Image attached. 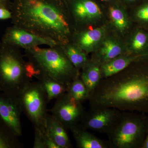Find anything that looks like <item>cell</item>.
Returning <instances> with one entry per match:
<instances>
[{
  "label": "cell",
  "mask_w": 148,
  "mask_h": 148,
  "mask_svg": "<svg viewBox=\"0 0 148 148\" xmlns=\"http://www.w3.org/2000/svg\"><path fill=\"white\" fill-rule=\"evenodd\" d=\"M88 101L90 107L148 113V60L141 58L101 80Z\"/></svg>",
  "instance_id": "cell-1"
},
{
  "label": "cell",
  "mask_w": 148,
  "mask_h": 148,
  "mask_svg": "<svg viewBox=\"0 0 148 148\" xmlns=\"http://www.w3.org/2000/svg\"><path fill=\"white\" fill-rule=\"evenodd\" d=\"M12 24L59 45L71 41L74 25L65 0H13Z\"/></svg>",
  "instance_id": "cell-2"
},
{
  "label": "cell",
  "mask_w": 148,
  "mask_h": 148,
  "mask_svg": "<svg viewBox=\"0 0 148 148\" xmlns=\"http://www.w3.org/2000/svg\"><path fill=\"white\" fill-rule=\"evenodd\" d=\"M32 77L40 74L68 85L79 76V72L67 57L61 45L24 49Z\"/></svg>",
  "instance_id": "cell-3"
},
{
  "label": "cell",
  "mask_w": 148,
  "mask_h": 148,
  "mask_svg": "<svg viewBox=\"0 0 148 148\" xmlns=\"http://www.w3.org/2000/svg\"><path fill=\"white\" fill-rule=\"evenodd\" d=\"M21 49L0 41V91L16 96L33 77Z\"/></svg>",
  "instance_id": "cell-4"
},
{
  "label": "cell",
  "mask_w": 148,
  "mask_h": 148,
  "mask_svg": "<svg viewBox=\"0 0 148 148\" xmlns=\"http://www.w3.org/2000/svg\"><path fill=\"white\" fill-rule=\"evenodd\" d=\"M148 130L145 113L123 111L107 134L109 148H142Z\"/></svg>",
  "instance_id": "cell-5"
},
{
  "label": "cell",
  "mask_w": 148,
  "mask_h": 148,
  "mask_svg": "<svg viewBox=\"0 0 148 148\" xmlns=\"http://www.w3.org/2000/svg\"><path fill=\"white\" fill-rule=\"evenodd\" d=\"M22 112L34 129L46 132L47 97L39 82H31L18 95Z\"/></svg>",
  "instance_id": "cell-6"
},
{
  "label": "cell",
  "mask_w": 148,
  "mask_h": 148,
  "mask_svg": "<svg viewBox=\"0 0 148 148\" xmlns=\"http://www.w3.org/2000/svg\"><path fill=\"white\" fill-rule=\"evenodd\" d=\"M49 111L67 129L70 130L79 124L86 110L82 103L66 92L56 99L55 104Z\"/></svg>",
  "instance_id": "cell-7"
},
{
  "label": "cell",
  "mask_w": 148,
  "mask_h": 148,
  "mask_svg": "<svg viewBox=\"0 0 148 148\" xmlns=\"http://www.w3.org/2000/svg\"><path fill=\"white\" fill-rule=\"evenodd\" d=\"M122 112L107 107H90L79 124L83 128L107 134L119 118Z\"/></svg>",
  "instance_id": "cell-8"
},
{
  "label": "cell",
  "mask_w": 148,
  "mask_h": 148,
  "mask_svg": "<svg viewBox=\"0 0 148 148\" xmlns=\"http://www.w3.org/2000/svg\"><path fill=\"white\" fill-rule=\"evenodd\" d=\"M1 40L5 43L24 50L42 45L50 47L58 45L54 41L14 24L6 29Z\"/></svg>",
  "instance_id": "cell-9"
},
{
  "label": "cell",
  "mask_w": 148,
  "mask_h": 148,
  "mask_svg": "<svg viewBox=\"0 0 148 148\" xmlns=\"http://www.w3.org/2000/svg\"><path fill=\"white\" fill-rule=\"evenodd\" d=\"M22 110L18 96L0 92V116L17 137L22 135L21 116Z\"/></svg>",
  "instance_id": "cell-10"
},
{
  "label": "cell",
  "mask_w": 148,
  "mask_h": 148,
  "mask_svg": "<svg viewBox=\"0 0 148 148\" xmlns=\"http://www.w3.org/2000/svg\"><path fill=\"white\" fill-rule=\"evenodd\" d=\"M66 1L74 26L82 27L102 17L101 7L94 0Z\"/></svg>",
  "instance_id": "cell-11"
},
{
  "label": "cell",
  "mask_w": 148,
  "mask_h": 148,
  "mask_svg": "<svg viewBox=\"0 0 148 148\" xmlns=\"http://www.w3.org/2000/svg\"><path fill=\"white\" fill-rule=\"evenodd\" d=\"M105 29L96 28L90 30H81L74 31L71 41L79 47L88 53L95 49V47L102 40Z\"/></svg>",
  "instance_id": "cell-12"
},
{
  "label": "cell",
  "mask_w": 148,
  "mask_h": 148,
  "mask_svg": "<svg viewBox=\"0 0 148 148\" xmlns=\"http://www.w3.org/2000/svg\"><path fill=\"white\" fill-rule=\"evenodd\" d=\"M67 130L63 123L55 117L48 114L46 121L47 132L59 148L73 147Z\"/></svg>",
  "instance_id": "cell-13"
},
{
  "label": "cell",
  "mask_w": 148,
  "mask_h": 148,
  "mask_svg": "<svg viewBox=\"0 0 148 148\" xmlns=\"http://www.w3.org/2000/svg\"><path fill=\"white\" fill-rule=\"evenodd\" d=\"M77 147L109 148L108 143L98 138L78 124L70 129Z\"/></svg>",
  "instance_id": "cell-14"
},
{
  "label": "cell",
  "mask_w": 148,
  "mask_h": 148,
  "mask_svg": "<svg viewBox=\"0 0 148 148\" xmlns=\"http://www.w3.org/2000/svg\"><path fill=\"white\" fill-rule=\"evenodd\" d=\"M146 56L140 55H121L101 64L102 79L107 78L123 71L133 62Z\"/></svg>",
  "instance_id": "cell-15"
},
{
  "label": "cell",
  "mask_w": 148,
  "mask_h": 148,
  "mask_svg": "<svg viewBox=\"0 0 148 148\" xmlns=\"http://www.w3.org/2000/svg\"><path fill=\"white\" fill-rule=\"evenodd\" d=\"M101 64L93 61H88L82 69L80 77L87 87L90 96L102 79Z\"/></svg>",
  "instance_id": "cell-16"
},
{
  "label": "cell",
  "mask_w": 148,
  "mask_h": 148,
  "mask_svg": "<svg viewBox=\"0 0 148 148\" xmlns=\"http://www.w3.org/2000/svg\"><path fill=\"white\" fill-rule=\"evenodd\" d=\"M34 77L41 85L46 94L48 103L67 92L68 86L55 79L40 74L35 75Z\"/></svg>",
  "instance_id": "cell-17"
},
{
  "label": "cell",
  "mask_w": 148,
  "mask_h": 148,
  "mask_svg": "<svg viewBox=\"0 0 148 148\" xmlns=\"http://www.w3.org/2000/svg\"><path fill=\"white\" fill-rule=\"evenodd\" d=\"M123 52V49L118 43L113 40L108 39L103 41L92 61L101 65L122 55Z\"/></svg>",
  "instance_id": "cell-18"
},
{
  "label": "cell",
  "mask_w": 148,
  "mask_h": 148,
  "mask_svg": "<svg viewBox=\"0 0 148 148\" xmlns=\"http://www.w3.org/2000/svg\"><path fill=\"white\" fill-rule=\"evenodd\" d=\"M61 45L69 61L79 73L88 61L86 53L71 41Z\"/></svg>",
  "instance_id": "cell-19"
},
{
  "label": "cell",
  "mask_w": 148,
  "mask_h": 148,
  "mask_svg": "<svg viewBox=\"0 0 148 148\" xmlns=\"http://www.w3.org/2000/svg\"><path fill=\"white\" fill-rule=\"evenodd\" d=\"M24 146L0 116V148H21Z\"/></svg>",
  "instance_id": "cell-20"
},
{
  "label": "cell",
  "mask_w": 148,
  "mask_h": 148,
  "mask_svg": "<svg viewBox=\"0 0 148 148\" xmlns=\"http://www.w3.org/2000/svg\"><path fill=\"white\" fill-rule=\"evenodd\" d=\"M67 92L74 99L82 103L88 101L90 97L88 89L79 76L68 86Z\"/></svg>",
  "instance_id": "cell-21"
},
{
  "label": "cell",
  "mask_w": 148,
  "mask_h": 148,
  "mask_svg": "<svg viewBox=\"0 0 148 148\" xmlns=\"http://www.w3.org/2000/svg\"><path fill=\"white\" fill-rule=\"evenodd\" d=\"M148 35L143 31H138L133 35L130 42L132 54L147 56L148 55Z\"/></svg>",
  "instance_id": "cell-22"
},
{
  "label": "cell",
  "mask_w": 148,
  "mask_h": 148,
  "mask_svg": "<svg viewBox=\"0 0 148 148\" xmlns=\"http://www.w3.org/2000/svg\"><path fill=\"white\" fill-rule=\"evenodd\" d=\"M111 2L112 4L109 8L110 16L113 23L117 29L123 31L127 29L128 26V19L125 14L124 11L119 5L116 1Z\"/></svg>",
  "instance_id": "cell-23"
},
{
  "label": "cell",
  "mask_w": 148,
  "mask_h": 148,
  "mask_svg": "<svg viewBox=\"0 0 148 148\" xmlns=\"http://www.w3.org/2000/svg\"><path fill=\"white\" fill-rule=\"evenodd\" d=\"M46 132H43L39 130L34 129V140L33 148H46L45 134Z\"/></svg>",
  "instance_id": "cell-24"
},
{
  "label": "cell",
  "mask_w": 148,
  "mask_h": 148,
  "mask_svg": "<svg viewBox=\"0 0 148 148\" xmlns=\"http://www.w3.org/2000/svg\"><path fill=\"white\" fill-rule=\"evenodd\" d=\"M135 16L139 21L148 24V2L145 3L137 9Z\"/></svg>",
  "instance_id": "cell-25"
},
{
  "label": "cell",
  "mask_w": 148,
  "mask_h": 148,
  "mask_svg": "<svg viewBox=\"0 0 148 148\" xmlns=\"http://www.w3.org/2000/svg\"><path fill=\"white\" fill-rule=\"evenodd\" d=\"M11 12L10 9L5 8H0V20L11 19Z\"/></svg>",
  "instance_id": "cell-26"
},
{
  "label": "cell",
  "mask_w": 148,
  "mask_h": 148,
  "mask_svg": "<svg viewBox=\"0 0 148 148\" xmlns=\"http://www.w3.org/2000/svg\"><path fill=\"white\" fill-rule=\"evenodd\" d=\"M11 3L10 0H0V8H5L10 9Z\"/></svg>",
  "instance_id": "cell-27"
},
{
  "label": "cell",
  "mask_w": 148,
  "mask_h": 148,
  "mask_svg": "<svg viewBox=\"0 0 148 148\" xmlns=\"http://www.w3.org/2000/svg\"><path fill=\"white\" fill-rule=\"evenodd\" d=\"M142 148H148V130Z\"/></svg>",
  "instance_id": "cell-28"
},
{
  "label": "cell",
  "mask_w": 148,
  "mask_h": 148,
  "mask_svg": "<svg viewBox=\"0 0 148 148\" xmlns=\"http://www.w3.org/2000/svg\"><path fill=\"white\" fill-rule=\"evenodd\" d=\"M124 2L127 3H133L135 2L137 0H122Z\"/></svg>",
  "instance_id": "cell-29"
},
{
  "label": "cell",
  "mask_w": 148,
  "mask_h": 148,
  "mask_svg": "<svg viewBox=\"0 0 148 148\" xmlns=\"http://www.w3.org/2000/svg\"><path fill=\"white\" fill-rule=\"evenodd\" d=\"M103 2H106L110 3L111 2L114 1H116V0H101Z\"/></svg>",
  "instance_id": "cell-30"
},
{
  "label": "cell",
  "mask_w": 148,
  "mask_h": 148,
  "mask_svg": "<svg viewBox=\"0 0 148 148\" xmlns=\"http://www.w3.org/2000/svg\"><path fill=\"white\" fill-rule=\"evenodd\" d=\"M144 58L145 59H147V60H148V55L147 56H145V57H144Z\"/></svg>",
  "instance_id": "cell-31"
},
{
  "label": "cell",
  "mask_w": 148,
  "mask_h": 148,
  "mask_svg": "<svg viewBox=\"0 0 148 148\" xmlns=\"http://www.w3.org/2000/svg\"><path fill=\"white\" fill-rule=\"evenodd\" d=\"M0 41H1V40H0Z\"/></svg>",
  "instance_id": "cell-32"
},
{
  "label": "cell",
  "mask_w": 148,
  "mask_h": 148,
  "mask_svg": "<svg viewBox=\"0 0 148 148\" xmlns=\"http://www.w3.org/2000/svg\"><path fill=\"white\" fill-rule=\"evenodd\" d=\"M65 1H66V0H65Z\"/></svg>",
  "instance_id": "cell-33"
}]
</instances>
